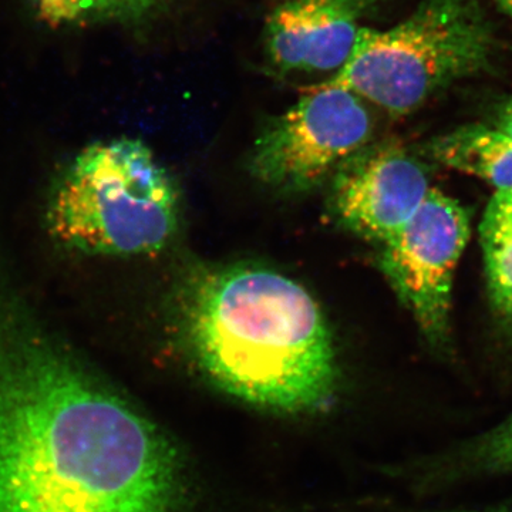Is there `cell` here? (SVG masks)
I'll return each mask as SVG.
<instances>
[{"mask_svg": "<svg viewBox=\"0 0 512 512\" xmlns=\"http://www.w3.org/2000/svg\"><path fill=\"white\" fill-rule=\"evenodd\" d=\"M498 52L497 28L480 0H420L392 28L360 30L328 83L407 116L460 80L490 72Z\"/></svg>", "mask_w": 512, "mask_h": 512, "instance_id": "obj_4", "label": "cell"}, {"mask_svg": "<svg viewBox=\"0 0 512 512\" xmlns=\"http://www.w3.org/2000/svg\"><path fill=\"white\" fill-rule=\"evenodd\" d=\"M471 234L470 214L437 188L406 227L384 242L379 266L431 348L450 355L453 285Z\"/></svg>", "mask_w": 512, "mask_h": 512, "instance_id": "obj_6", "label": "cell"}, {"mask_svg": "<svg viewBox=\"0 0 512 512\" xmlns=\"http://www.w3.org/2000/svg\"><path fill=\"white\" fill-rule=\"evenodd\" d=\"M175 330L212 383L262 409L311 413L338 387L332 332L311 293L254 265H200L174 293Z\"/></svg>", "mask_w": 512, "mask_h": 512, "instance_id": "obj_2", "label": "cell"}, {"mask_svg": "<svg viewBox=\"0 0 512 512\" xmlns=\"http://www.w3.org/2000/svg\"><path fill=\"white\" fill-rule=\"evenodd\" d=\"M511 476L512 414L490 429L447 448L431 466V478L443 487Z\"/></svg>", "mask_w": 512, "mask_h": 512, "instance_id": "obj_10", "label": "cell"}, {"mask_svg": "<svg viewBox=\"0 0 512 512\" xmlns=\"http://www.w3.org/2000/svg\"><path fill=\"white\" fill-rule=\"evenodd\" d=\"M478 232L491 308L512 339V191L494 192Z\"/></svg>", "mask_w": 512, "mask_h": 512, "instance_id": "obj_11", "label": "cell"}, {"mask_svg": "<svg viewBox=\"0 0 512 512\" xmlns=\"http://www.w3.org/2000/svg\"><path fill=\"white\" fill-rule=\"evenodd\" d=\"M424 158L494 188L512 191V137L495 126L467 124L427 141Z\"/></svg>", "mask_w": 512, "mask_h": 512, "instance_id": "obj_9", "label": "cell"}, {"mask_svg": "<svg viewBox=\"0 0 512 512\" xmlns=\"http://www.w3.org/2000/svg\"><path fill=\"white\" fill-rule=\"evenodd\" d=\"M431 190L426 167L403 148L366 146L333 175V215L362 238L384 244L420 210Z\"/></svg>", "mask_w": 512, "mask_h": 512, "instance_id": "obj_7", "label": "cell"}, {"mask_svg": "<svg viewBox=\"0 0 512 512\" xmlns=\"http://www.w3.org/2000/svg\"><path fill=\"white\" fill-rule=\"evenodd\" d=\"M493 2L512 23V0H493Z\"/></svg>", "mask_w": 512, "mask_h": 512, "instance_id": "obj_14", "label": "cell"}, {"mask_svg": "<svg viewBox=\"0 0 512 512\" xmlns=\"http://www.w3.org/2000/svg\"><path fill=\"white\" fill-rule=\"evenodd\" d=\"M440 512H512V508H483V510H453Z\"/></svg>", "mask_w": 512, "mask_h": 512, "instance_id": "obj_15", "label": "cell"}, {"mask_svg": "<svg viewBox=\"0 0 512 512\" xmlns=\"http://www.w3.org/2000/svg\"><path fill=\"white\" fill-rule=\"evenodd\" d=\"M493 126L500 128L501 131L512 137V99L501 104L500 109L495 114Z\"/></svg>", "mask_w": 512, "mask_h": 512, "instance_id": "obj_13", "label": "cell"}, {"mask_svg": "<svg viewBox=\"0 0 512 512\" xmlns=\"http://www.w3.org/2000/svg\"><path fill=\"white\" fill-rule=\"evenodd\" d=\"M372 134L363 100L326 82L266 124L252 150L251 173L272 190L311 191L369 146Z\"/></svg>", "mask_w": 512, "mask_h": 512, "instance_id": "obj_5", "label": "cell"}, {"mask_svg": "<svg viewBox=\"0 0 512 512\" xmlns=\"http://www.w3.org/2000/svg\"><path fill=\"white\" fill-rule=\"evenodd\" d=\"M46 227L60 247L86 256L148 255L178 229L177 185L137 138L96 141L52 184Z\"/></svg>", "mask_w": 512, "mask_h": 512, "instance_id": "obj_3", "label": "cell"}, {"mask_svg": "<svg viewBox=\"0 0 512 512\" xmlns=\"http://www.w3.org/2000/svg\"><path fill=\"white\" fill-rule=\"evenodd\" d=\"M37 18L55 28L110 25L146 28L177 0H26Z\"/></svg>", "mask_w": 512, "mask_h": 512, "instance_id": "obj_12", "label": "cell"}, {"mask_svg": "<svg viewBox=\"0 0 512 512\" xmlns=\"http://www.w3.org/2000/svg\"><path fill=\"white\" fill-rule=\"evenodd\" d=\"M170 440L37 316L0 261V512H190Z\"/></svg>", "mask_w": 512, "mask_h": 512, "instance_id": "obj_1", "label": "cell"}, {"mask_svg": "<svg viewBox=\"0 0 512 512\" xmlns=\"http://www.w3.org/2000/svg\"><path fill=\"white\" fill-rule=\"evenodd\" d=\"M386 0H282L269 13L262 52L269 69L289 74L338 73L367 16Z\"/></svg>", "mask_w": 512, "mask_h": 512, "instance_id": "obj_8", "label": "cell"}]
</instances>
